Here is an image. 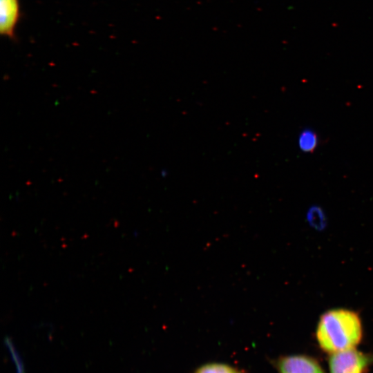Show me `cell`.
Instances as JSON below:
<instances>
[{"label":"cell","mask_w":373,"mask_h":373,"mask_svg":"<svg viewBox=\"0 0 373 373\" xmlns=\"http://www.w3.org/2000/svg\"><path fill=\"white\" fill-rule=\"evenodd\" d=\"M276 365L279 373H325L316 359L303 354L280 356Z\"/></svg>","instance_id":"3957f363"},{"label":"cell","mask_w":373,"mask_h":373,"mask_svg":"<svg viewBox=\"0 0 373 373\" xmlns=\"http://www.w3.org/2000/svg\"><path fill=\"white\" fill-rule=\"evenodd\" d=\"M318 144L316 134L311 130H303L298 136L299 149L305 152L314 151Z\"/></svg>","instance_id":"5b68a950"},{"label":"cell","mask_w":373,"mask_h":373,"mask_svg":"<svg viewBox=\"0 0 373 373\" xmlns=\"http://www.w3.org/2000/svg\"><path fill=\"white\" fill-rule=\"evenodd\" d=\"M316 336L321 349L330 354L355 348L363 336L361 321L352 310H328L320 318Z\"/></svg>","instance_id":"6da1fadb"},{"label":"cell","mask_w":373,"mask_h":373,"mask_svg":"<svg viewBox=\"0 0 373 373\" xmlns=\"http://www.w3.org/2000/svg\"><path fill=\"white\" fill-rule=\"evenodd\" d=\"M20 17L19 0H0V33L15 38V28Z\"/></svg>","instance_id":"277c9868"},{"label":"cell","mask_w":373,"mask_h":373,"mask_svg":"<svg viewBox=\"0 0 373 373\" xmlns=\"http://www.w3.org/2000/svg\"><path fill=\"white\" fill-rule=\"evenodd\" d=\"M4 343L9 350L12 358L13 359V362L16 367L17 373H24L23 363L12 339L7 336L5 338Z\"/></svg>","instance_id":"52a82bcc"},{"label":"cell","mask_w":373,"mask_h":373,"mask_svg":"<svg viewBox=\"0 0 373 373\" xmlns=\"http://www.w3.org/2000/svg\"><path fill=\"white\" fill-rule=\"evenodd\" d=\"M195 373H242L238 369L222 363H209L200 367Z\"/></svg>","instance_id":"8992f818"},{"label":"cell","mask_w":373,"mask_h":373,"mask_svg":"<svg viewBox=\"0 0 373 373\" xmlns=\"http://www.w3.org/2000/svg\"><path fill=\"white\" fill-rule=\"evenodd\" d=\"M372 363V354L355 348L332 354L328 361L329 373H365Z\"/></svg>","instance_id":"7a4b0ae2"}]
</instances>
